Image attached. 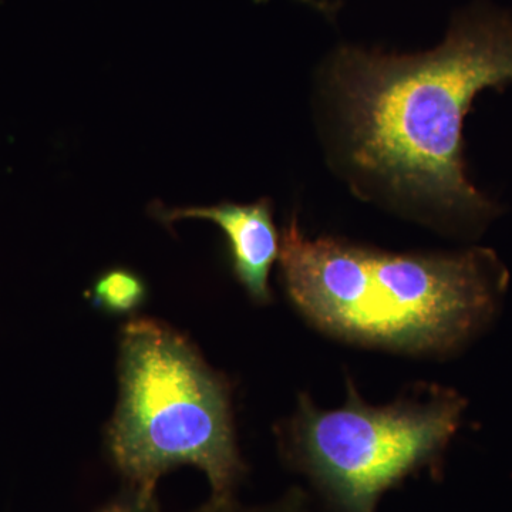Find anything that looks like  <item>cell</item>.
Wrapping results in <instances>:
<instances>
[{
    "label": "cell",
    "mask_w": 512,
    "mask_h": 512,
    "mask_svg": "<svg viewBox=\"0 0 512 512\" xmlns=\"http://www.w3.org/2000/svg\"><path fill=\"white\" fill-rule=\"evenodd\" d=\"M466 407L437 384L370 406L349 380L345 406L320 409L301 394L275 434L286 466L308 477L330 512H376L386 491L423 468L439 470Z\"/></svg>",
    "instance_id": "4"
},
{
    "label": "cell",
    "mask_w": 512,
    "mask_h": 512,
    "mask_svg": "<svg viewBox=\"0 0 512 512\" xmlns=\"http://www.w3.org/2000/svg\"><path fill=\"white\" fill-rule=\"evenodd\" d=\"M329 76L356 177L444 229L481 234L497 207L468 180L463 124L478 93L512 83V16L467 10L420 55L343 47Z\"/></svg>",
    "instance_id": "1"
},
{
    "label": "cell",
    "mask_w": 512,
    "mask_h": 512,
    "mask_svg": "<svg viewBox=\"0 0 512 512\" xmlns=\"http://www.w3.org/2000/svg\"><path fill=\"white\" fill-rule=\"evenodd\" d=\"M305 2L313 3V5L319 6V8L322 9V5H319V3L313 2V0H305Z\"/></svg>",
    "instance_id": "9"
},
{
    "label": "cell",
    "mask_w": 512,
    "mask_h": 512,
    "mask_svg": "<svg viewBox=\"0 0 512 512\" xmlns=\"http://www.w3.org/2000/svg\"><path fill=\"white\" fill-rule=\"evenodd\" d=\"M190 512H312V508L308 493L301 487H292L274 503L245 507L235 498L211 497L210 501Z\"/></svg>",
    "instance_id": "7"
},
{
    "label": "cell",
    "mask_w": 512,
    "mask_h": 512,
    "mask_svg": "<svg viewBox=\"0 0 512 512\" xmlns=\"http://www.w3.org/2000/svg\"><path fill=\"white\" fill-rule=\"evenodd\" d=\"M86 298L94 309L106 315H134L146 305L148 285L133 269L114 266L94 278Z\"/></svg>",
    "instance_id": "6"
},
{
    "label": "cell",
    "mask_w": 512,
    "mask_h": 512,
    "mask_svg": "<svg viewBox=\"0 0 512 512\" xmlns=\"http://www.w3.org/2000/svg\"><path fill=\"white\" fill-rule=\"evenodd\" d=\"M154 214L165 225L187 218L217 224L227 239L229 266L238 284L258 305L272 302L269 274L279 258L281 235L276 231L271 201L264 198L254 204L221 202L214 207L171 210L157 205Z\"/></svg>",
    "instance_id": "5"
},
{
    "label": "cell",
    "mask_w": 512,
    "mask_h": 512,
    "mask_svg": "<svg viewBox=\"0 0 512 512\" xmlns=\"http://www.w3.org/2000/svg\"><path fill=\"white\" fill-rule=\"evenodd\" d=\"M119 402L104 434L123 484L156 494L175 468H198L211 497L234 498L248 473L239 453L227 377L161 320L133 318L119 338Z\"/></svg>",
    "instance_id": "3"
},
{
    "label": "cell",
    "mask_w": 512,
    "mask_h": 512,
    "mask_svg": "<svg viewBox=\"0 0 512 512\" xmlns=\"http://www.w3.org/2000/svg\"><path fill=\"white\" fill-rule=\"evenodd\" d=\"M96 512H161V508L156 494L123 484L120 493Z\"/></svg>",
    "instance_id": "8"
},
{
    "label": "cell",
    "mask_w": 512,
    "mask_h": 512,
    "mask_svg": "<svg viewBox=\"0 0 512 512\" xmlns=\"http://www.w3.org/2000/svg\"><path fill=\"white\" fill-rule=\"evenodd\" d=\"M286 296L332 338L407 355H456L493 326L508 275L491 249L393 254L345 239L309 238L298 218L282 229Z\"/></svg>",
    "instance_id": "2"
}]
</instances>
